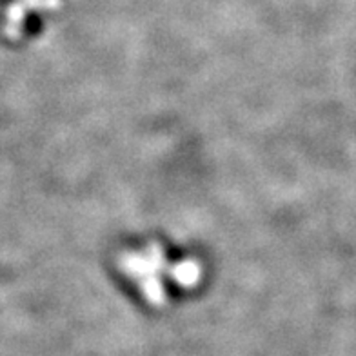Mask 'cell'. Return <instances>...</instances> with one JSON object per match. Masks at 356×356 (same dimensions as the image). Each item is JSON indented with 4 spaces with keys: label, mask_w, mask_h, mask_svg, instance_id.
Wrapping results in <instances>:
<instances>
[{
    "label": "cell",
    "mask_w": 356,
    "mask_h": 356,
    "mask_svg": "<svg viewBox=\"0 0 356 356\" xmlns=\"http://www.w3.org/2000/svg\"><path fill=\"white\" fill-rule=\"evenodd\" d=\"M171 277H175V280L180 284V286H195L200 277V269L195 262H180L178 266H175L171 269Z\"/></svg>",
    "instance_id": "1"
}]
</instances>
